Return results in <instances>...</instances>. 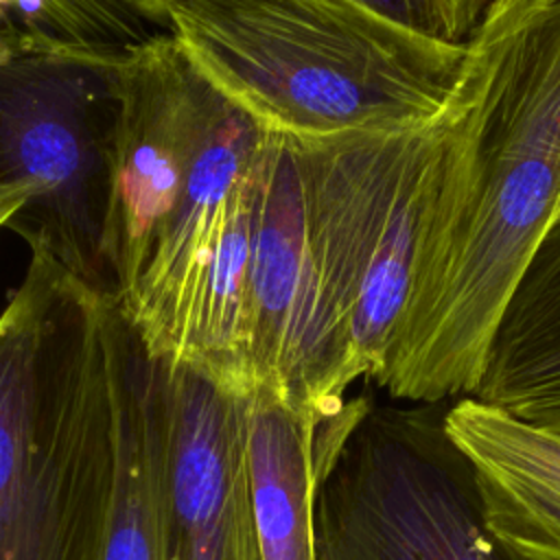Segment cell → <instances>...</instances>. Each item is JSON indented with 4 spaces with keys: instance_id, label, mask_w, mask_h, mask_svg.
<instances>
[{
    "instance_id": "6",
    "label": "cell",
    "mask_w": 560,
    "mask_h": 560,
    "mask_svg": "<svg viewBox=\"0 0 560 560\" xmlns=\"http://www.w3.org/2000/svg\"><path fill=\"white\" fill-rule=\"evenodd\" d=\"M293 142L326 300L361 378L374 381L411 289L440 116L409 129Z\"/></svg>"
},
{
    "instance_id": "9",
    "label": "cell",
    "mask_w": 560,
    "mask_h": 560,
    "mask_svg": "<svg viewBox=\"0 0 560 560\" xmlns=\"http://www.w3.org/2000/svg\"><path fill=\"white\" fill-rule=\"evenodd\" d=\"M160 372L164 560H262L247 483L245 394L166 359Z\"/></svg>"
},
{
    "instance_id": "3",
    "label": "cell",
    "mask_w": 560,
    "mask_h": 560,
    "mask_svg": "<svg viewBox=\"0 0 560 560\" xmlns=\"http://www.w3.org/2000/svg\"><path fill=\"white\" fill-rule=\"evenodd\" d=\"M195 68L262 131L324 140L440 116L464 44L363 0H160Z\"/></svg>"
},
{
    "instance_id": "7",
    "label": "cell",
    "mask_w": 560,
    "mask_h": 560,
    "mask_svg": "<svg viewBox=\"0 0 560 560\" xmlns=\"http://www.w3.org/2000/svg\"><path fill=\"white\" fill-rule=\"evenodd\" d=\"M245 315L254 387L317 420L335 416L361 372L313 256L298 147L267 131L254 177Z\"/></svg>"
},
{
    "instance_id": "2",
    "label": "cell",
    "mask_w": 560,
    "mask_h": 560,
    "mask_svg": "<svg viewBox=\"0 0 560 560\" xmlns=\"http://www.w3.org/2000/svg\"><path fill=\"white\" fill-rule=\"evenodd\" d=\"M116 300L31 254L0 313V560H101L116 477Z\"/></svg>"
},
{
    "instance_id": "12",
    "label": "cell",
    "mask_w": 560,
    "mask_h": 560,
    "mask_svg": "<svg viewBox=\"0 0 560 560\" xmlns=\"http://www.w3.org/2000/svg\"><path fill=\"white\" fill-rule=\"evenodd\" d=\"M343 407L317 420L265 385L245 394L247 483L262 560H315V486Z\"/></svg>"
},
{
    "instance_id": "1",
    "label": "cell",
    "mask_w": 560,
    "mask_h": 560,
    "mask_svg": "<svg viewBox=\"0 0 560 560\" xmlns=\"http://www.w3.org/2000/svg\"><path fill=\"white\" fill-rule=\"evenodd\" d=\"M464 46L409 298L372 381L405 402L475 394L503 308L560 219V0H494Z\"/></svg>"
},
{
    "instance_id": "15",
    "label": "cell",
    "mask_w": 560,
    "mask_h": 560,
    "mask_svg": "<svg viewBox=\"0 0 560 560\" xmlns=\"http://www.w3.org/2000/svg\"><path fill=\"white\" fill-rule=\"evenodd\" d=\"M394 22L446 42L466 44L494 0H363Z\"/></svg>"
},
{
    "instance_id": "16",
    "label": "cell",
    "mask_w": 560,
    "mask_h": 560,
    "mask_svg": "<svg viewBox=\"0 0 560 560\" xmlns=\"http://www.w3.org/2000/svg\"><path fill=\"white\" fill-rule=\"evenodd\" d=\"M26 206V197L24 195H9V197H0V230L11 225L13 217Z\"/></svg>"
},
{
    "instance_id": "11",
    "label": "cell",
    "mask_w": 560,
    "mask_h": 560,
    "mask_svg": "<svg viewBox=\"0 0 560 560\" xmlns=\"http://www.w3.org/2000/svg\"><path fill=\"white\" fill-rule=\"evenodd\" d=\"M116 477L101 560H164V392L116 300Z\"/></svg>"
},
{
    "instance_id": "13",
    "label": "cell",
    "mask_w": 560,
    "mask_h": 560,
    "mask_svg": "<svg viewBox=\"0 0 560 560\" xmlns=\"http://www.w3.org/2000/svg\"><path fill=\"white\" fill-rule=\"evenodd\" d=\"M470 398L560 435V219L514 287Z\"/></svg>"
},
{
    "instance_id": "4",
    "label": "cell",
    "mask_w": 560,
    "mask_h": 560,
    "mask_svg": "<svg viewBox=\"0 0 560 560\" xmlns=\"http://www.w3.org/2000/svg\"><path fill=\"white\" fill-rule=\"evenodd\" d=\"M125 59L0 31V197H26L9 230L114 298L105 232Z\"/></svg>"
},
{
    "instance_id": "14",
    "label": "cell",
    "mask_w": 560,
    "mask_h": 560,
    "mask_svg": "<svg viewBox=\"0 0 560 560\" xmlns=\"http://www.w3.org/2000/svg\"><path fill=\"white\" fill-rule=\"evenodd\" d=\"M0 31L118 59L171 33L155 0H0Z\"/></svg>"
},
{
    "instance_id": "17",
    "label": "cell",
    "mask_w": 560,
    "mask_h": 560,
    "mask_svg": "<svg viewBox=\"0 0 560 560\" xmlns=\"http://www.w3.org/2000/svg\"><path fill=\"white\" fill-rule=\"evenodd\" d=\"M155 2H160V0H155ZM160 7H162V4H160Z\"/></svg>"
},
{
    "instance_id": "8",
    "label": "cell",
    "mask_w": 560,
    "mask_h": 560,
    "mask_svg": "<svg viewBox=\"0 0 560 560\" xmlns=\"http://www.w3.org/2000/svg\"><path fill=\"white\" fill-rule=\"evenodd\" d=\"M221 94L166 33L122 61L105 256L122 302L177 208Z\"/></svg>"
},
{
    "instance_id": "10",
    "label": "cell",
    "mask_w": 560,
    "mask_h": 560,
    "mask_svg": "<svg viewBox=\"0 0 560 560\" xmlns=\"http://www.w3.org/2000/svg\"><path fill=\"white\" fill-rule=\"evenodd\" d=\"M444 427L475 470L490 529L525 560H560V435L477 398L446 405Z\"/></svg>"
},
{
    "instance_id": "5",
    "label": "cell",
    "mask_w": 560,
    "mask_h": 560,
    "mask_svg": "<svg viewBox=\"0 0 560 560\" xmlns=\"http://www.w3.org/2000/svg\"><path fill=\"white\" fill-rule=\"evenodd\" d=\"M348 405L315 486V560H525L490 529L446 402Z\"/></svg>"
}]
</instances>
